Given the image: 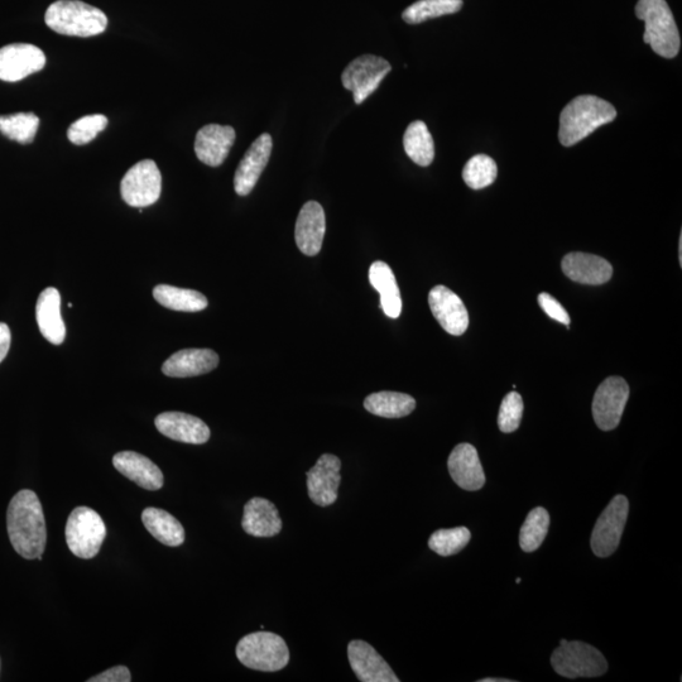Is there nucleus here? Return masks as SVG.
<instances>
[{"label": "nucleus", "mask_w": 682, "mask_h": 682, "mask_svg": "<svg viewBox=\"0 0 682 682\" xmlns=\"http://www.w3.org/2000/svg\"><path fill=\"white\" fill-rule=\"evenodd\" d=\"M46 66V55L30 43H12L0 48V80L17 83Z\"/></svg>", "instance_id": "12"}, {"label": "nucleus", "mask_w": 682, "mask_h": 682, "mask_svg": "<svg viewBox=\"0 0 682 682\" xmlns=\"http://www.w3.org/2000/svg\"><path fill=\"white\" fill-rule=\"evenodd\" d=\"M551 665L566 679L599 677L608 671V662L602 652L588 643L561 640L551 656Z\"/></svg>", "instance_id": "6"}, {"label": "nucleus", "mask_w": 682, "mask_h": 682, "mask_svg": "<svg viewBox=\"0 0 682 682\" xmlns=\"http://www.w3.org/2000/svg\"><path fill=\"white\" fill-rule=\"evenodd\" d=\"M369 281L381 295V309L391 319L400 318L402 299L395 273L382 261L374 262L369 268Z\"/></svg>", "instance_id": "26"}, {"label": "nucleus", "mask_w": 682, "mask_h": 682, "mask_svg": "<svg viewBox=\"0 0 682 682\" xmlns=\"http://www.w3.org/2000/svg\"><path fill=\"white\" fill-rule=\"evenodd\" d=\"M629 512L627 497L616 496L598 518L592 533L590 546L595 556L609 557L617 551L626 527Z\"/></svg>", "instance_id": "10"}, {"label": "nucleus", "mask_w": 682, "mask_h": 682, "mask_svg": "<svg viewBox=\"0 0 682 682\" xmlns=\"http://www.w3.org/2000/svg\"><path fill=\"white\" fill-rule=\"evenodd\" d=\"M392 66L387 60L374 55H363L350 62L341 74L344 88L352 91L355 104H362L379 88Z\"/></svg>", "instance_id": "9"}, {"label": "nucleus", "mask_w": 682, "mask_h": 682, "mask_svg": "<svg viewBox=\"0 0 682 682\" xmlns=\"http://www.w3.org/2000/svg\"><path fill=\"white\" fill-rule=\"evenodd\" d=\"M616 118L617 110L607 100L594 95L578 96L560 115V142L565 147L574 146Z\"/></svg>", "instance_id": "2"}, {"label": "nucleus", "mask_w": 682, "mask_h": 682, "mask_svg": "<svg viewBox=\"0 0 682 682\" xmlns=\"http://www.w3.org/2000/svg\"><path fill=\"white\" fill-rule=\"evenodd\" d=\"M12 334L9 326L0 323V363L6 359L9 349H11Z\"/></svg>", "instance_id": "40"}, {"label": "nucleus", "mask_w": 682, "mask_h": 682, "mask_svg": "<svg viewBox=\"0 0 682 682\" xmlns=\"http://www.w3.org/2000/svg\"><path fill=\"white\" fill-rule=\"evenodd\" d=\"M432 315L439 321L446 333L460 336L468 330L469 315L467 307L455 292L445 286L432 288L429 294Z\"/></svg>", "instance_id": "14"}, {"label": "nucleus", "mask_w": 682, "mask_h": 682, "mask_svg": "<svg viewBox=\"0 0 682 682\" xmlns=\"http://www.w3.org/2000/svg\"><path fill=\"white\" fill-rule=\"evenodd\" d=\"M537 300H539V305L547 316H550L552 320L559 321V323L564 324L569 328L570 316L568 311L564 309V306L561 305L559 301L554 299L551 295L546 294V292L540 294L539 299Z\"/></svg>", "instance_id": "38"}, {"label": "nucleus", "mask_w": 682, "mask_h": 682, "mask_svg": "<svg viewBox=\"0 0 682 682\" xmlns=\"http://www.w3.org/2000/svg\"><path fill=\"white\" fill-rule=\"evenodd\" d=\"M636 16L645 22L643 41L651 46L655 54L664 59H674L679 55V28L666 0H640L636 6Z\"/></svg>", "instance_id": "3"}, {"label": "nucleus", "mask_w": 682, "mask_h": 682, "mask_svg": "<svg viewBox=\"0 0 682 682\" xmlns=\"http://www.w3.org/2000/svg\"><path fill=\"white\" fill-rule=\"evenodd\" d=\"M45 22L64 36L93 37L107 30L108 18L100 9L80 0H59L48 7Z\"/></svg>", "instance_id": "4"}, {"label": "nucleus", "mask_w": 682, "mask_h": 682, "mask_svg": "<svg viewBox=\"0 0 682 682\" xmlns=\"http://www.w3.org/2000/svg\"><path fill=\"white\" fill-rule=\"evenodd\" d=\"M512 680H507V679H489V677H485V679L479 680V682H509Z\"/></svg>", "instance_id": "41"}, {"label": "nucleus", "mask_w": 682, "mask_h": 682, "mask_svg": "<svg viewBox=\"0 0 682 682\" xmlns=\"http://www.w3.org/2000/svg\"><path fill=\"white\" fill-rule=\"evenodd\" d=\"M234 128L209 124L196 134L195 153L199 161L210 167H219L227 160L235 142Z\"/></svg>", "instance_id": "18"}, {"label": "nucleus", "mask_w": 682, "mask_h": 682, "mask_svg": "<svg viewBox=\"0 0 682 682\" xmlns=\"http://www.w3.org/2000/svg\"><path fill=\"white\" fill-rule=\"evenodd\" d=\"M9 540L18 555L27 560H42L47 530L40 498L28 489L18 492L7 512Z\"/></svg>", "instance_id": "1"}, {"label": "nucleus", "mask_w": 682, "mask_h": 682, "mask_svg": "<svg viewBox=\"0 0 682 682\" xmlns=\"http://www.w3.org/2000/svg\"><path fill=\"white\" fill-rule=\"evenodd\" d=\"M461 7L463 0H419L403 12L402 18L408 24H419L459 12Z\"/></svg>", "instance_id": "31"}, {"label": "nucleus", "mask_w": 682, "mask_h": 682, "mask_svg": "<svg viewBox=\"0 0 682 682\" xmlns=\"http://www.w3.org/2000/svg\"><path fill=\"white\" fill-rule=\"evenodd\" d=\"M341 461L333 454L321 455L315 467L307 472V491L316 506L328 507L338 499L341 483Z\"/></svg>", "instance_id": "13"}, {"label": "nucleus", "mask_w": 682, "mask_h": 682, "mask_svg": "<svg viewBox=\"0 0 682 682\" xmlns=\"http://www.w3.org/2000/svg\"><path fill=\"white\" fill-rule=\"evenodd\" d=\"M153 297L158 304L174 311L199 312L209 305L208 299L198 291L168 285L155 287Z\"/></svg>", "instance_id": "30"}, {"label": "nucleus", "mask_w": 682, "mask_h": 682, "mask_svg": "<svg viewBox=\"0 0 682 682\" xmlns=\"http://www.w3.org/2000/svg\"><path fill=\"white\" fill-rule=\"evenodd\" d=\"M235 652L244 666L257 671H280L290 662L286 642L276 633H251L239 641Z\"/></svg>", "instance_id": "5"}, {"label": "nucleus", "mask_w": 682, "mask_h": 682, "mask_svg": "<svg viewBox=\"0 0 682 682\" xmlns=\"http://www.w3.org/2000/svg\"><path fill=\"white\" fill-rule=\"evenodd\" d=\"M157 430L168 439L179 443L201 445L208 443L210 429L203 420L182 412H163L156 417Z\"/></svg>", "instance_id": "17"}, {"label": "nucleus", "mask_w": 682, "mask_h": 682, "mask_svg": "<svg viewBox=\"0 0 682 682\" xmlns=\"http://www.w3.org/2000/svg\"><path fill=\"white\" fill-rule=\"evenodd\" d=\"M350 666L362 682H398L400 679L374 647L364 641H352L348 647Z\"/></svg>", "instance_id": "16"}, {"label": "nucleus", "mask_w": 682, "mask_h": 682, "mask_svg": "<svg viewBox=\"0 0 682 682\" xmlns=\"http://www.w3.org/2000/svg\"><path fill=\"white\" fill-rule=\"evenodd\" d=\"M448 468L451 478L461 489L475 492L484 487V470L473 445L464 443L456 446L449 456Z\"/></svg>", "instance_id": "20"}, {"label": "nucleus", "mask_w": 682, "mask_h": 682, "mask_svg": "<svg viewBox=\"0 0 682 682\" xmlns=\"http://www.w3.org/2000/svg\"><path fill=\"white\" fill-rule=\"evenodd\" d=\"M679 254H680V264H682V237H680Z\"/></svg>", "instance_id": "42"}, {"label": "nucleus", "mask_w": 682, "mask_h": 682, "mask_svg": "<svg viewBox=\"0 0 682 682\" xmlns=\"http://www.w3.org/2000/svg\"><path fill=\"white\" fill-rule=\"evenodd\" d=\"M364 408L372 415L384 419H402L415 410L416 401L406 393L384 391L365 398Z\"/></svg>", "instance_id": "28"}, {"label": "nucleus", "mask_w": 682, "mask_h": 682, "mask_svg": "<svg viewBox=\"0 0 682 682\" xmlns=\"http://www.w3.org/2000/svg\"><path fill=\"white\" fill-rule=\"evenodd\" d=\"M113 465L120 474L147 491H158L162 488L161 469L147 456L134 451H122L114 455Z\"/></svg>", "instance_id": "23"}, {"label": "nucleus", "mask_w": 682, "mask_h": 682, "mask_svg": "<svg viewBox=\"0 0 682 682\" xmlns=\"http://www.w3.org/2000/svg\"><path fill=\"white\" fill-rule=\"evenodd\" d=\"M523 410V400L520 393L511 392L503 398L501 408H499L498 427L504 434L515 432L521 425Z\"/></svg>", "instance_id": "37"}, {"label": "nucleus", "mask_w": 682, "mask_h": 682, "mask_svg": "<svg viewBox=\"0 0 682 682\" xmlns=\"http://www.w3.org/2000/svg\"><path fill=\"white\" fill-rule=\"evenodd\" d=\"M497 176V163L487 155L470 158L463 170V180L473 190H482L491 186L497 180Z\"/></svg>", "instance_id": "34"}, {"label": "nucleus", "mask_w": 682, "mask_h": 682, "mask_svg": "<svg viewBox=\"0 0 682 682\" xmlns=\"http://www.w3.org/2000/svg\"><path fill=\"white\" fill-rule=\"evenodd\" d=\"M65 536L72 554L80 559H93L107 537V526L94 509L78 507L67 520Z\"/></svg>", "instance_id": "7"}, {"label": "nucleus", "mask_w": 682, "mask_h": 682, "mask_svg": "<svg viewBox=\"0 0 682 682\" xmlns=\"http://www.w3.org/2000/svg\"><path fill=\"white\" fill-rule=\"evenodd\" d=\"M242 526L253 537H275L282 531V520L275 504L256 497L244 506Z\"/></svg>", "instance_id": "25"}, {"label": "nucleus", "mask_w": 682, "mask_h": 682, "mask_svg": "<svg viewBox=\"0 0 682 682\" xmlns=\"http://www.w3.org/2000/svg\"><path fill=\"white\" fill-rule=\"evenodd\" d=\"M629 398V386L621 377H609L600 384L593 400L595 424L603 431H612L622 420Z\"/></svg>", "instance_id": "11"}, {"label": "nucleus", "mask_w": 682, "mask_h": 682, "mask_svg": "<svg viewBox=\"0 0 682 682\" xmlns=\"http://www.w3.org/2000/svg\"><path fill=\"white\" fill-rule=\"evenodd\" d=\"M403 147H405L407 156L416 165L427 167L434 161V138H432L429 128L421 120H416L408 126L405 136H403Z\"/></svg>", "instance_id": "29"}, {"label": "nucleus", "mask_w": 682, "mask_h": 682, "mask_svg": "<svg viewBox=\"0 0 682 682\" xmlns=\"http://www.w3.org/2000/svg\"><path fill=\"white\" fill-rule=\"evenodd\" d=\"M40 127V118L33 113H17L0 117V133L21 144H30Z\"/></svg>", "instance_id": "32"}, {"label": "nucleus", "mask_w": 682, "mask_h": 682, "mask_svg": "<svg viewBox=\"0 0 682 682\" xmlns=\"http://www.w3.org/2000/svg\"><path fill=\"white\" fill-rule=\"evenodd\" d=\"M132 680L131 671L126 666L112 667L89 679V682H129Z\"/></svg>", "instance_id": "39"}, {"label": "nucleus", "mask_w": 682, "mask_h": 682, "mask_svg": "<svg viewBox=\"0 0 682 682\" xmlns=\"http://www.w3.org/2000/svg\"><path fill=\"white\" fill-rule=\"evenodd\" d=\"M108 126V118L103 114L85 115V117L72 123L67 138L76 146H84L94 141L100 132Z\"/></svg>", "instance_id": "36"}, {"label": "nucleus", "mask_w": 682, "mask_h": 682, "mask_svg": "<svg viewBox=\"0 0 682 682\" xmlns=\"http://www.w3.org/2000/svg\"><path fill=\"white\" fill-rule=\"evenodd\" d=\"M561 267L566 277L581 285H604L613 276L612 264L594 254L570 253L564 257Z\"/></svg>", "instance_id": "21"}, {"label": "nucleus", "mask_w": 682, "mask_h": 682, "mask_svg": "<svg viewBox=\"0 0 682 682\" xmlns=\"http://www.w3.org/2000/svg\"><path fill=\"white\" fill-rule=\"evenodd\" d=\"M272 146V137L264 133L249 147L234 176V189L239 196L251 194L254 186L257 185L259 177L270 161Z\"/></svg>", "instance_id": "15"}, {"label": "nucleus", "mask_w": 682, "mask_h": 682, "mask_svg": "<svg viewBox=\"0 0 682 682\" xmlns=\"http://www.w3.org/2000/svg\"><path fill=\"white\" fill-rule=\"evenodd\" d=\"M472 539L467 527H455L450 530H439L432 533L429 547L437 555L448 557L459 554Z\"/></svg>", "instance_id": "35"}, {"label": "nucleus", "mask_w": 682, "mask_h": 682, "mask_svg": "<svg viewBox=\"0 0 682 682\" xmlns=\"http://www.w3.org/2000/svg\"><path fill=\"white\" fill-rule=\"evenodd\" d=\"M161 191L160 168L152 160L138 162L124 175L120 184V195L132 208L142 209L156 204Z\"/></svg>", "instance_id": "8"}, {"label": "nucleus", "mask_w": 682, "mask_h": 682, "mask_svg": "<svg viewBox=\"0 0 682 682\" xmlns=\"http://www.w3.org/2000/svg\"><path fill=\"white\" fill-rule=\"evenodd\" d=\"M326 230L325 211L316 201H309L297 218L295 239L297 247L306 256H316L323 247Z\"/></svg>", "instance_id": "19"}, {"label": "nucleus", "mask_w": 682, "mask_h": 682, "mask_svg": "<svg viewBox=\"0 0 682 682\" xmlns=\"http://www.w3.org/2000/svg\"><path fill=\"white\" fill-rule=\"evenodd\" d=\"M146 530L161 544L176 547L184 544L185 530L170 513L160 508H146L142 513Z\"/></svg>", "instance_id": "27"}, {"label": "nucleus", "mask_w": 682, "mask_h": 682, "mask_svg": "<svg viewBox=\"0 0 682 682\" xmlns=\"http://www.w3.org/2000/svg\"><path fill=\"white\" fill-rule=\"evenodd\" d=\"M219 364V355L211 349H184L171 355L162 365L167 377L189 378L203 376L214 371Z\"/></svg>", "instance_id": "22"}, {"label": "nucleus", "mask_w": 682, "mask_h": 682, "mask_svg": "<svg viewBox=\"0 0 682 682\" xmlns=\"http://www.w3.org/2000/svg\"><path fill=\"white\" fill-rule=\"evenodd\" d=\"M550 527V515L545 508L532 509L526 518L520 532V546L525 552H533L540 549L545 541Z\"/></svg>", "instance_id": "33"}, {"label": "nucleus", "mask_w": 682, "mask_h": 682, "mask_svg": "<svg viewBox=\"0 0 682 682\" xmlns=\"http://www.w3.org/2000/svg\"><path fill=\"white\" fill-rule=\"evenodd\" d=\"M36 319L43 338L60 345L66 338L64 319L61 316V296L54 287L41 292L36 305Z\"/></svg>", "instance_id": "24"}]
</instances>
